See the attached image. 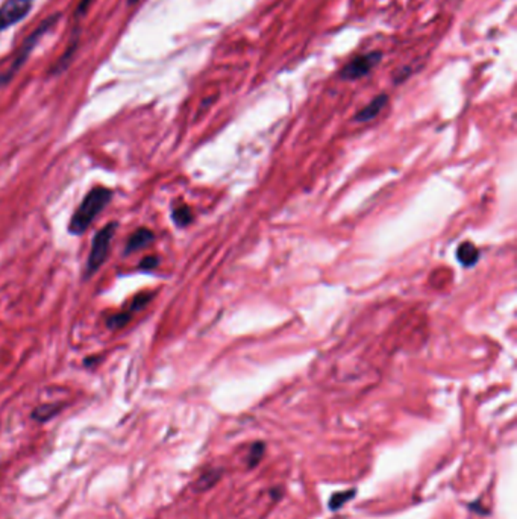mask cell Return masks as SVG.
Here are the masks:
<instances>
[{
	"label": "cell",
	"mask_w": 517,
	"mask_h": 519,
	"mask_svg": "<svg viewBox=\"0 0 517 519\" xmlns=\"http://www.w3.org/2000/svg\"><path fill=\"white\" fill-rule=\"evenodd\" d=\"M263 454H264V443H255L251 448L249 457H247V465H249V467L257 466L260 463L261 457H263Z\"/></svg>",
	"instance_id": "obj_13"
},
{
	"label": "cell",
	"mask_w": 517,
	"mask_h": 519,
	"mask_svg": "<svg viewBox=\"0 0 517 519\" xmlns=\"http://www.w3.org/2000/svg\"><path fill=\"white\" fill-rule=\"evenodd\" d=\"M218 477H220V472H218V471H209L207 474H203L200 480L198 481V487L203 491V489L213 486L216 481L218 480Z\"/></svg>",
	"instance_id": "obj_14"
},
{
	"label": "cell",
	"mask_w": 517,
	"mask_h": 519,
	"mask_svg": "<svg viewBox=\"0 0 517 519\" xmlns=\"http://www.w3.org/2000/svg\"><path fill=\"white\" fill-rule=\"evenodd\" d=\"M457 257L464 266H473L479 258V251L473 243H461L457 251Z\"/></svg>",
	"instance_id": "obj_9"
},
{
	"label": "cell",
	"mask_w": 517,
	"mask_h": 519,
	"mask_svg": "<svg viewBox=\"0 0 517 519\" xmlns=\"http://www.w3.org/2000/svg\"><path fill=\"white\" fill-rule=\"evenodd\" d=\"M93 0H81V3L78 5V10H76V17H81V16H85L87 11H89V8L91 6Z\"/></svg>",
	"instance_id": "obj_16"
},
{
	"label": "cell",
	"mask_w": 517,
	"mask_h": 519,
	"mask_svg": "<svg viewBox=\"0 0 517 519\" xmlns=\"http://www.w3.org/2000/svg\"><path fill=\"white\" fill-rule=\"evenodd\" d=\"M130 320V314L129 313H117L114 314V316H111L108 319V328H111V330H119V328H123L125 325H128V322Z\"/></svg>",
	"instance_id": "obj_12"
},
{
	"label": "cell",
	"mask_w": 517,
	"mask_h": 519,
	"mask_svg": "<svg viewBox=\"0 0 517 519\" xmlns=\"http://www.w3.org/2000/svg\"><path fill=\"white\" fill-rule=\"evenodd\" d=\"M78 41H79V35L76 32V34H73V40L70 43L69 49L65 50V54L60 58V61H58L55 67L52 69V75H60V73H62L65 69L69 67L71 60H73V55H75L76 49H78Z\"/></svg>",
	"instance_id": "obj_8"
},
{
	"label": "cell",
	"mask_w": 517,
	"mask_h": 519,
	"mask_svg": "<svg viewBox=\"0 0 517 519\" xmlns=\"http://www.w3.org/2000/svg\"><path fill=\"white\" fill-rule=\"evenodd\" d=\"M60 19H61L60 12L52 14V16L47 17L46 20H43L41 25L36 27L31 35L27 36L23 45H21V47L19 49V52H17L16 58L12 60L8 70L0 73V89H2V87H5V85H8L12 81L14 76L17 75L19 70L23 67V64L27 61V58L31 56V54L34 52V49L36 47V45H38L40 40L50 31V29H54L56 26Z\"/></svg>",
	"instance_id": "obj_2"
},
{
	"label": "cell",
	"mask_w": 517,
	"mask_h": 519,
	"mask_svg": "<svg viewBox=\"0 0 517 519\" xmlns=\"http://www.w3.org/2000/svg\"><path fill=\"white\" fill-rule=\"evenodd\" d=\"M154 240H155V236H154V232H152L150 230H148V228L137 230L133 234V236L129 237V240H128L126 252L130 254V252L140 251V250H143V247L149 246L152 242H154Z\"/></svg>",
	"instance_id": "obj_6"
},
{
	"label": "cell",
	"mask_w": 517,
	"mask_h": 519,
	"mask_svg": "<svg viewBox=\"0 0 517 519\" xmlns=\"http://www.w3.org/2000/svg\"><path fill=\"white\" fill-rule=\"evenodd\" d=\"M381 58H382L381 52H370V54L356 56L351 63L345 65L343 70H341L340 73V76L343 79H347V81H355V79L367 76L369 73L381 63Z\"/></svg>",
	"instance_id": "obj_4"
},
{
	"label": "cell",
	"mask_w": 517,
	"mask_h": 519,
	"mask_svg": "<svg viewBox=\"0 0 517 519\" xmlns=\"http://www.w3.org/2000/svg\"><path fill=\"white\" fill-rule=\"evenodd\" d=\"M173 221L179 226H187L193 221L192 210L187 206H179L173 210Z\"/></svg>",
	"instance_id": "obj_11"
},
{
	"label": "cell",
	"mask_w": 517,
	"mask_h": 519,
	"mask_svg": "<svg viewBox=\"0 0 517 519\" xmlns=\"http://www.w3.org/2000/svg\"><path fill=\"white\" fill-rule=\"evenodd\" d=\"M137 2H140V0H128V5H134Z\"/></svg>",
	"instance_id": "obj_18"
},
{
	"label": "cell",
	"mask_w": 517,
	"mask_h": 519,
	"mask_svg": "<svg viewBox=\"0 0 517 519\" xmlns=\"http://www.w3.org/2000/svg\"><path fill=\"white\" fill-rule=\"evenodd\" d=\"M61 410V406L60 404H45V406H40L36 407L35 410L32 412V419L34 421H38V422H46L49 419H52L54 416H56L58 413H60Z\"/></svg>",
	"instance_id": "obj_10"
},
{
	"label": "cell",
	"mask_w": 517,
	"mask_h": 519,
	"mask_svg": "<svg viewBox=\"0 0 517 519\" xmlns=\"http://www.w3.org/2000/svg\"><path fill=\"white\" fill-rule=\"evenodd\" d=\"M387 100H389L387 94H380V96H376L369 105L364 107L361 111L355 115V120L369 122L375 119V117L382 111V108L387 105Z\"/></svg>",
	"instance_id": "obj_7"
},
{
	"label": "cell",
	"mask_w": 517,
	"mask_h": 519,
	"mask_svg": "<svg viewBox=\"0 0 517 519\" xmlns=\"http://www.w3.org/2000/svg\"><path fill=\"white\" fill-rule=\"evenodd\" d=\"M115 231H117V222H109L108 225L104 226V228L97 231L96 236H94L89 260H87V267H85L87 278L93 276L102 266H104V263L106 261V257L109 254V246H111Z\"/></svg>",
	"instance_id": "obj_3"
},
{
	"label": "cell",
	"mask_w": 517,
	"mask_h": 519,
	"mask_svg": "<svg viewBox=\"0 0 517 519\" xmlns=\"http://www.w3.org/2000/svg\"><path fill=\"white\" fill-rule=\"evenodd\" d=\"M157 266H158V258H157V257H148V258H144V260L141 261V265H140V267L144 269V270H150V269H154V267H157Z\"/></svg>",
	"instance_id": "obj_17"
},
{
	"label": "cell",
	"mask_w": 517,
	"mask_h": 519,
	"mask_svg": "<svg viewBox=\"0 0 517 519\" xmlns=\"http://www.w3.org/2000/svg\"><path fill=\"white\" fill-rule=\"evenodd\" d=\"M111 197L113 192L106 187L91 188L70 219L69 231L73 236H82L90 228L94 219L100 214V211L111 202Z\"/></svg>",
	"instance_id": "obj_1"
},
{
	"label": "cell",
	"mask_w": 517,
	"mask_h": 519,
	"mask_svg": "<svg viewBox=\"0 0 517 519\" xmlns=\"http://www.w3.org/2000/svg\"><path fill=\"white\" fill-rule=\"evenodd\" d=\"M34 0H5L0 6V32L23 20L32 10Z\"/></svg>",
	"instance_id": "obj_5"
},
{
	"label": "cell",
	"mask_w": 517,
	"mask_h": 519,
	"mask_svg": "<svg viewBox=\"0 0 517 519\" xmlns=\"http://www.w3.org/2000/svg\"><path fill=\"white\" fill-rule=\"evenodd\" d=\"M149 301H150V296H149V295H140V296H135L134 302H133V307H130V309H133V311H134V310H141L143 307H144L146 304H148Z\"/></svg>",
	"instance_id": "obj_15"
}]
</instances>
